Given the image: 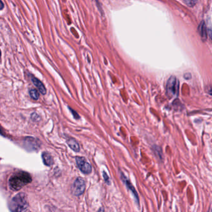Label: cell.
<instances>
[{"instance_id": "obj_17", "label": "cell", "mask_w": 212, "mask_h": 212, "mask_svg": "<svg viewBox=\"0 0 212 212\" xmlns=\"http://www.w3.org/2000/svg\"><path fill=\"white\" fill-rule=\"evenodd\" d=\"M1 50H0V59H1Z\"/></svg>"}, {"instance_id": "obj_9", "label": "cell", "mask_w": 212, "mask_h": 212, "mask_svg": "<svg viewBox=\"0 0 212 212\" xmlns=\"http://www.w3.org/2000/svg\"><path fill=\"white\" fill-rule=\"evenodd\" d=\"M67 144L68 146L71 148L74 151L78 152L80 151V146L77 141L74 138H69L67 141Z\"/></svg>"}, {"instance_id": "obj_7", "label": "cell", "mask_w": 212, "mask_h": 212, "mask_svg": "<svg viewBox=\"0 0 212 212\" xmlns=\"http://www.w3.org/2000/svg\"><path fill=\"white\" fill-rule=\"evenodd\" d=\"M121 179H122V181H123L125 183V184H126V186H127V187L133 192V194H134L135 198H136V201L138 202V203H139V197H138V194H137V192H136V190H135V189L134 188V187L132 185V184L130 183V182L129 181H128V180L126 178V177L125 176V175L123 174V173L121 172Z\"/></svg>"}, {"instance_id": "obj_1", "label": "cell", "mask_w": 212, "mask_h": 212, "mask_svg": "<svg viewBox=\"0 0 212 212\" xmlns=\"http://www.w3.org/2000/svg\"><path fill=\"white\" fill-rule=\"evenodd\" d=\"M32 181L29 173L25 172H18L11 176L9 180L10 188L15 191L19 190Z\"/></svg>"}, {"instance_id": "obj_15", "label": "cell", "mask_w": 212, "mask_h": 212, "mask_svg": "<svg viewBox=\"0 0 212 212\" xmlns=\"http://www.w3.org/2000/svg\"><path fill=\"white\" fill-rule=\"evenodd\" d=\"M70 111H71L72 112V114H74V117H75V118H76V119H79L80 117H79V114H77L75 111H74V110H72V109H70Z\"/></svg>"}, {"instance_id": "obj_4", "label": "cell", "mask_w": 212, "mask_h": 212, "mask_svg": "<svg viewBox=\"0 0 212 212\" xmlns=\"http://www.w3.org/2000/svg\"><path fill=\"white\" fill-rule=\"evenodd\" d=\"M86 188V184L82 178H77L72 185V193L75 196H80L83 194Z\"/></svg>"}, {"instance_id": "obj_14", "label": "cell", "mask_w": 212, "mask_h": 212, "mask_svg": "<svg viewBox=\"0 0 212 212\" xmlns=\"http://www.w3.org/2000/svg\"><path fill=\"white\" fill-rule=\"evenodd\" d=\"M184 78L186 80H190L192 78V75L190 73H187L184 75Z\"/></svg>"}, {"instance_id": "obj_11", "label": "cell", "mask_w": 212, "mask_h": 212, "mask_svg": "<svg viewBox=\"0 0 212 212\" xmlns=\"http://www.w3.org/2000/svg\"><path fill=\"white\" fill-rule=\"evenodd\" d=\"M29 94L31 97L34 99V100H38L39 97V94L38 92L36 90V89H31L29 91Z\"/></svg>"}, {"instance_id": "obj_12", "label": "cell", "mask_w": 212, "mask_h": 212, "mask_svg": "<svg viewBox=\"0 0 212 212\" xmlns=\"http://www.w3.org/2000/svg\"><path fill=\"white\" fill-rule=\"evenodd\" d=\"M184 1L186 4L189 5V6H193V5L196 3L197 0H184Z\"/></svg>"}, {"instance_id": "obj_6", "label": "cell", "mask_w": 212, "mask_h": 212, "mask_svg": "<svg viewBox=\"0 0 212 212\" xmlns=\"http://www.w3.org/2000/svg\"><path fill=\"white\" fill-rule=\"evenodd\" d=\"M198 30L199 33L200 34L202 39L203 41H205L207 40V25L205 24V23L204 21H202L201 23L199 25V26L198 28Z\"/></svg>"}, {"instance_id": "obj_2", "label": "cell", "mask_w": 212, "mask_h": 212, "mask_svg": "<svg viewBox=\"0 0 212 212\" xmlns=\"http://www.w3.org/2000/svg\"><path fill=\"white\" fill-rule=\"evenodd\" d=\"M9 207L12 211H24L28 208L27 198L24 194H19L12 199Z\"/></svg>"}, {"instance_id": "obj_13", "label": "cell", "mask_w": 212, "mask_h": 212, "mask_svg": "<svg viewBox=\"0 0 212 212\" xmlns=\"http://www.w3.org/2000/svg\"><path fill=\"white\" fill-rule=\"evenodd\" d=\"M103 177L105 182L108 184H110V178H109L108 176L107 173L105 172H103Z\"/></svg>"}, {"instance_id": "obj_8", "label": "cell", "mask_w": 212, "mask_h": 212, "mask_svg": "<svg viewBox=\"0 0 212 212\" xmlns=\"http://www.w3.org/2000/svg\"><path fill=\"white\" fill-rule=\"evenodd\" d=\"M31 80L33 82V83H34V85L38 88L39 92L42 94V95H45L46 93V89L45 88L44 85L43 83L39 80L37 78L34 76H32L31 77Z\"/></svg>"}, {"instance_id": "obj_16", "label": "cell", "mask_w": 212, "mask_h": 212, "mask_svg": "<svg viewBox=\"0 0 212 212\" xmlns=\"http://www.w3.org/2000/svg\"><path fill=\"white\" fill-rule=\"evenodd\" d=\"M4 7V3H3V1L1 0H0V10H2Z\"/></svg>"}, {"instance_id": "obj_5", "label": "cell", "mask_w": 212, "mask_h": 212, "mask_svg": "<svg viewBox=\"0 0 212 212\" xmlns=\"http://www.w3.org/2000/svg\"><path fill=\"white\" fill-rule=\"evenodd\" d=\"M76 163L79 169L85 174L90 173L92 171V165L90 164L86 159L83 157H76L75 158Z\"/></svg>"}, {"instance_id": "obj_10", "label": "cell", "mask_w": 212, "mask_h": 212, "mask_svg": "<svg viewBox=\"0 0 212 212\" xmlns=\"http://www.w3.org/2000/svg\"><path fill=\"white\" fill-rule=\"evenodd\" d=\"M42 160L44 164L50 166L53 164V159L50 154L47 152H44L42 154Z\"/></svg>"}, {"instance_id": "obj_3", "label": "cell", "mask_w": 212, "mask_h": 212, "mask_svg": "<svg viewBox=\"0 0 212 212\" xmlns=\"http://www.w3.org/2000/svg\"><path fill=\"white\" fill-rule=\"evenodd\" d=\"M179 82L175 76H171L167 82L166 94L169 98L176 97L178 95Z\"/></svg>"}]
</instances>
